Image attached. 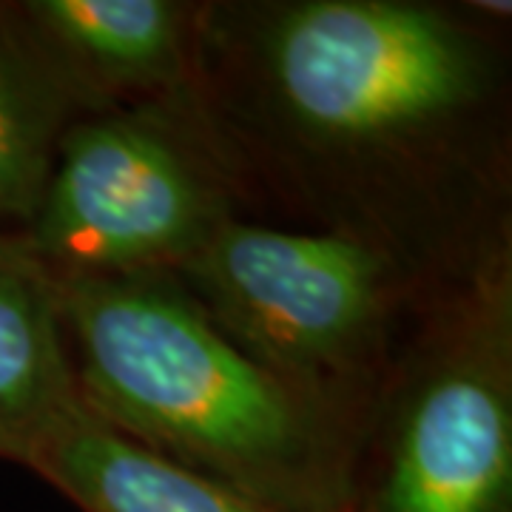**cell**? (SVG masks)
I'll list each match as a JSON object with an SVG mask.
<instances>
[{"instance_id": "6da1fadb", "label": "cell", "mask_w": 512, "mask_h": 512, "mask_svg": "<svg viewBox=\"0 0 512 512\" xmlns=\"http://www.w3.org/2000/svg\"><path fill=\"white\" fill-rule=\"evenodd\" d=\"M60 319L83 407L126 439L265 512H348L350 484L311 404L154 271L66 279Z\"/></svg>"}, {"instance_id": "7a4b0ae2", "label": "cell", "mask_w": 512, "mask_h": 512, "mask_svg": "<svg viewBox=\"0 0 512 512\" xmlns=\"http://www.w3.org/2000/svg\"><path fill=\"white\" fill-rule=\"evenodd\" d=\"M268 69L299 126L348 146L424 134L478 89L476 52L450 20L387 0L296 6L271 32Z\"/></svg>"}, {"instance_id": "3957f363", "label": "cell", "mask_w": 512, "mask_h": 512, "mask_svg": "<svg viewBox=\"0 0 512 512\" xmlns=\"http://www.w3.org/2000/svg\"><path fill=\"white\" fill-rule=\"evenodd\" d=\"M177 271L197 308L288 384L348 365L382 316V262L342 237L220 222Z\"/></svg>"}, {"instance_id": "277c9868", "label": "cell", "mask_w": 512, "mask_h": 512, "mask_svg": "<svg viewBox=\"0 0 512 512\" xmlns=\"http://www.w3.org/2000/svg\"><path fill=\"white\" fill-rule=\"evenodd\" d=\"M220 225L214 197L174 140L137 117L66 134L32 217L29 256L69 279L177 265Z\"/></svg>"}, {"instance_id": "5b68a950", "label": "cell", "mask_w": 512, "mask_h": 512, "mask_svg": "<svg viewBox=\"0 0 512 512\" xmlns=\"http://www.w3.org/2000/svg\"><path fill=\"white\" fill-rule=\"evenodd\" d=\"M512 413L501 370L441 367L404 413L376 512H510Z\"/></svg>"}, {"instance_id": "8992f818", "label": "cell", "mask_w": 512, "mask_h": 512, "mask_svg": "<svg viewBox=\"0 0 512 512\" xmlns=\"http://www.w3.org/2000/svg\"><path fill=\"white\" fill-rule=\"evenodd\" d=\"M77 404L57 285L0 239V456L32 467Z\"/></svg>"}, {"instance_id": "52a82bcc", "label": "cell", "mask_w": 512, "mask_h": 512, "mask_svg": "<svg viewBox=\"0 0 512 512\" xmlns=\"http://www.w3.org/2000/svg\"><path fill=\"white\" fill-rule=\"evenodd\" d=\"M86 512H265L211 478L126 439L83 402L32 461Z\"/></svg>"}, {"instance_id": "ba28073f", "label": "cell", "mask_w": 512, "mask_h": 512, "mask_svg": "<svg viewBox=\"0 0 512 512\" xmlns=\"http://www.w3.org/2000/svg\"><path fill=\"white\" fill-rule=\"evenodd\" d=\"M35 35L111 83H160L180 60V15L163 0H37Z\"/></svg>"}, {"instance_id": "9c48e42d", "label": "cell", "mask_w": 512, "mask_h": 512, "mask_svg": "<svg viewBox=\"0 0 512 512\" xmlns=\"http://www.w3.org/2000/svg\"><path fill=\"white\" fill-rule=\"evenodd\" d=\"M60 86L0 15V220L32 222L60 148Z\"/></svg>"}]
</instances>
